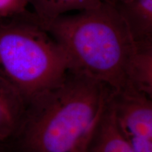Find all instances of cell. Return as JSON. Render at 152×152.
<instances>
[{
    "instance_id": "cell-6",
    "label": "cell",
    "mask_w": 152,
    "mask_h": 152,
    "mask_svg": "<svg viewBox=\"0 0 152 152\" xmlns=\"http://www.w3.org/2000/svg\"><path fill=\"white\" fill-rule=\"evenodd\" d=\"M126 89L152 97V42L136 43L126 71Z\"/></svg>"
},
{
    "instance_id": "cell-3",
    "label": "cell",
    "mask_w": 152,
    "mask_h": 152,
    "mask_svg": "<svg viewBox=\"0 0 152 152\" xmlns=\"http://www.w3.org/2000/svg\"><path fill=\"white\" fill-rule=\"evenodd\" d=\"M69 71L64 51L32 13L0 21V76L26 106Z\"/></svg>"
},
{
    "instance_id": "cell-4",
    "label": "cell",
    "mask_w": 152,
    "mask_h": 152,
    "mask_svg": "<svg viewBox=\"0 0 152 152\" xmlns=\"http://www.w3.org/2000/svg\"><path fill=\"white\" fill-rule=\"evenodd\" d=\"M151 98L131 89L111 92L115 124L134 152H152Z\"/></svg>"
},
{
    "instance_id": "cell-1",
    "label": "cell",
    "mask_w": 152,
    "mask_h": 152,
    "mask_svg": "<svg viewBox=\"0 0 152 152\" xmlns=\"http://www.w3.org/2000/svg\"><path fill=\"white\" fill-rule=\"evenodd\" d=\"M112 90L69 71L25 108L20 152H87L109 107Z\"/></svg>"
},
{
    "instance_id": "cell-7",
    "label": "cell",
    "mask_w": 152,
    "mask_h": 152,
    "mask_svg": "<svg viewBox=\"0 0 152 152\" xmlns=\"http://www.w3.org/2000/svg\"><path fill=\"white\" fill-rule=\"evenodd\" d=\"M25 108L20 96L0 76V143L16 134Z\"/></svg>"
},
{
    "instance_id": "cell-9",
    "label": "cell",
    "mask_w": 152,
    "mask_h": 152,
    "mask_svg": "<svg viewBox=\"0 0 152 152\" xmlns=\"http://www.w3.org/2000/svg\"><path fill=\"white\" fill-rule=\"evenodd\" d=\"M104 0H28L38 21L52 20L72 11H83L100 5Z\"/></svg>"
},
{
    "instance_id": "cell-2",
    "label": "cell",
    "mask_w": 152,
    "mask_h": 152,
    "mask_svg": "<svg viewBox=\"0 0 152 152\" xmlns=\"http://www.w3.org/2000/svg\"><path fill=\"white\" fill-rule=\"evenodd\" d=\"M34 20L64 51L69 71L112 90L126 89V71L136 43L115 7L104 1L93 9L52 20Z\"/></svg>"
},
{
    "instance_id": "cell-5",
    "label": "cell",
    "mask_w": 152,
    "mask_h": 152,
    "mask_svg": "<svg viewBox=\"0 0 152 152\" xmlns=\"http://www.w3.org/2000/svg\"><path fill=\"white\" fill-rule=\"evenodd\" d=\"M113 5L134 42H152V0H128Z\"/></svg>"
},
{
    "instance_id": "cell-8",
    "label": "cell",
    "mask_w": 152,
    "mask_h": 152,
    "mask_svg": "<svg viewBox=\"0 0 152 152\" xmlns=\"http://www.w3.org/2000/svg\"><path fill=\"white\" fill-rule=\"evenodd\" d=\"M87 152H134L118 129L110 102Z\"/></svg>"
},
{
    "instance_id": "cell-10",
    "label": "cell",
    "mask_w": 152,
    "mask_h": 152,
    "mask_svg": "<svg viewBox=\"0 0 152 152\" xmlns=\"http://www.w3.org/2000/svg\"><path fill=\"white\" fill-rule=\"evenodd\" d=\"M28 0H0V21L27 14Z\"/></svg>"
},
{
    "instance_id": "cell-11",
    "label": "cell",
    "mask_w": 152,
    "mask_h": 152,
    "mask_svg": "<svg viewBox=\"0 0 152 152\" xmlns=\"http://www.w3.org/2000/svg\"><path fill=\"white\" fill-rule=\"evenodd\" d=\"M106 1H109L110 3L113 4H116L125 2V1H128V0H106Z\"/></svg>"
}]
</instances>
